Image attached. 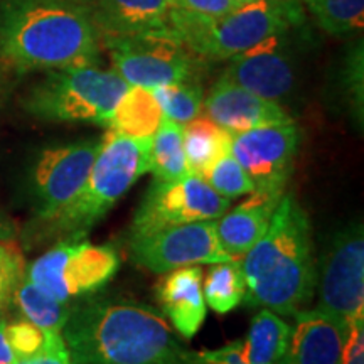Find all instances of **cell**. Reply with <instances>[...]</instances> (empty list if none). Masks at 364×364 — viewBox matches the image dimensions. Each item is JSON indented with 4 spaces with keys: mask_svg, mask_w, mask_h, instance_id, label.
Returning <instances> with one entry per match:
<instances>
[{
    "mask_svg": "<svg viewBox=\"0 0 364 364\" xmlns=\"http://www.w3.org/2000/svg\"><path fill=\"white\" fill-rule=\"evenodd\" d=\"M71 364H196L156 309L90 300L61 329Z\"/></svg>",
    "mask_w": 364,
    "mask_h": 364,
    "instance_id": "1",
    "label": "cell"
},
{
    "mask_svg": "<svg viewBox=\"0 0 364 364\" xmlns=\"http://www.w3.org/2000/svg\"><path fill=\"white\" fill-rule=\"evenodd\" d=\"M100 41L85 0H9L0 11V61L19 73L95 65Z\"/></svg>",
    "mask_w": 364,
    "mask_h": 364,
    "instance_id": "2",
    "label": "cell"
},
{
    "mask_svg": "<svg viewBox=\"0 0 364 364\" xmlns=\"http://www.w3.org/2000/svg\"><path fill=\"white\" fill-rule=\"evenodd\" d=\"M240 262L247 306L294 317L311 304L317 282L312 228L294 194L284 193L267 233Z\"/></svg>",
    "mask_w": 364,
    "mask_h": 364,
    "instance_id": "3",
    "label": "cell"
},
{
    "mask_svg": "<svg viewBox=\"0 0 364 364\" xmlns=\"http://www.w3.org/2000/svg\"><path fill=\"white\" fill-rule=\"evenodd\" d=\"M300 0H257L241 4L220 19H206L172 7L171 33L194 56L225 61L272 36L302 24Z\"/></svg>",
    "mask_w": 364,
    "mask_h": 364,
    "instance_id": "4",
    "label": "cell"
},
{
    "mask_svg": "<svg viewBox=\"0 0 364 364\" xmlns=\"http://www.w3.org/2000/svg\"><path fill=\"white\" fill-rule=\"evenodd\" d=\"M150 142L152 139H132L108 130L83 191L61 215L49 221L54 230L66 233L68 238H85L122 196L149 172Z\"/></svg>",
    "mask_w": 364,
    "mask_h": 364,
    "instance_id": "5",
    "label": "cell"
},
{
    "mask_svg": "<svg viewBox=\"0 0 364 364\" xmlns=\"http://www.w3.org/2000/svg\"><path fill=\"white\" fill-rule=\"evenodd\" d=\"M115 71L95 65L51 71L24 100L31 115L49 122H88L108 127L117 103L129 90Z\"/></svg>",
    "mask_w": 364,
    "mask_h": 364,
    "instance_id": "6",
    "label": "cell"
},
{
    "mask_svg": "<svg viewBox=\"0 0 364 364\" xmlns=\"http://www.w3.org/2000/svg\"><path fill=\"white\" fill-rule=\"evenodd\" d=\"M118 267L120 258L110 245L68 238L34 260L26 277L54 299L70 302L107 285Z\"/></svg>",
    "mask_w": 364,
    "mask_h": 364,
    "instance_id": "7",
    "label": "cell"
},
{
    "mask_svg": "<svg viewBox=\"0 0 364 364\" xmlns=\"http://www.w3.org/2000/svg\"><path fill=\"white\" fill-rule=\"evenodd\" d=\"M110 53L113 71L130 86L152 90L188 83L198 73V56L171 31L120 38H102Z\"/></svg>",
    "mask_w": 364,
    "mask_h": 364,
    "instance_id": "8",
    "label": "cell"
},
{
    "mask_svg": "<svg viewBox=\"0 0 364 364\" xmlns=\"http://www.w3.org/2000/svg\"><path fill=\"white\" fill-rule=\"evenodd\" d=\"M228 209L230 199L218 194L201 176L188 174L174 181L154 179L132 221L130 240L172 226L218 220Z\"/></svg>",
    "mask_w": 364,
    "mask_h": 364,
    "instance_id": "9",
    "label": "cell"
},
{
    "mask_svg": "<svg viewBox=\"0 0 364 364\" xmlns=\"http://www.w3.org/2000/svg\"><path fill=\"white\" fill-rule=\"evenodd\" d=\"M317 309L346 324L364 318V235L354 223L336 236L317 273Z\"/></svg>",
    "mask_w": 364,
    "mask_h": 364,
    "instance_id": "10",
    "label": "cell"
},
{
    "mask_svg": "<svg viewBox=\"0 0 364 364\" xmlns=\"http://www.w3.org/2000/svg\"><path fill=\"white\" fill-rule=\"evenodd\" d=\"M299 142L297 125L289 120L235 134L230 152L252 179L255 191L284 196Z\"/></svg>",
    "mask_w": 364,
    "mask_h": 364,
    "instance_id": "11",
    "label": "cell"
},
{
    "mask_svg": "<svg viewBox=\"0 0 364 364\" xmlns=\"http://www.w3.org/2000/svg\"><path fill=\"white\" fill-rule=\"evenodd\" d=\"M102 140L48 147L39 154L33 171L38 216L53 221L83 191Z\"/></svg>",
    "mask_w": 364,
    "mask_h": 364,
    "instance_id": "12",
    "label": "cell"
},
{
    "mask_svg": "<svg viewBox=\"0 0 364 364\" xmlns=\"http://www.w3.org/2000/svg\"><path fill=\"white\" fill-rule=\"evenodd\" d=\"M216 225L218 220L196 221L130 240L132 260L154 273H167L196 263L216 265L235 260L221 248Z\"/></svg>",
    "mask_w": 364,
    "mask_h": 364,
    "instance_id": "13",
    "label": "cell"
},
{
    "mask_svg": "<svg viewBox=\"0 0 364 364\" xmlns=\"http://www.w3.org/2000/svg\"><path fill=\"white\" fill-rule=\"evenodd\" d=\"M282 36H272L236 54L223 76L262 98L272 102L284 98L294 86V70L284 51Z\"/></svg>",
    "mask_w": 364,
    "mask_h": 364,
    "instance_id": "14",
    "label": "cell"
},
{
    "mask_svg": "<svg viewBox=\"0 0 364 364\" xmlns=\"http://www.w3.org/2000/svg\"><path fill=\"white\" fill-rule=\"evenodd\" d=\"M203 108L206 110L208 118L231 135L292 120L277 102L258 97L252 91L231 83L225 76H221L209 91Z\"/></svg>",
    "mask_w": 364,
    "mask_h": 364,
    "instance_id": "15",
    "label": "cell"
},
{
    "mask_svg": "<svg viewBox=\"0 0 364 364\" xmlns=\"http://www.w3.org/2000/svg\"><path fill=\"white\" fill-rule=\"evenodd\" d=\"M289 348L280 364H338L348 324L321 309H304L294 316Z\"/></svg>",
    "mask_w": 364,
    "mask_h": 364,
    "instance_id": "16",
    "label": "cell"
},
{
    "mask_svg": "<svg viewBox=\"0 0 364 364\" xmlns=\"http://www.w3.org/2000/svg\"><path fill=\"white\" fill-rule=\"evenodd\" d=\"M102 38L169 29L171 0H85Z\"/></svg>",
    "mask_w": 364,
    "mask_h": 364,
    "instance_id": "17",
    "label": "cell"
},
{
    "mask_svg": "<svg viewBox=\"0 0 364 364\" xmlns=\"http://www.w3.org/2000/svg\"><path fill=\"white\" fill-rule=\"evenodd\" d=\"M157 302L174 329L193 339L206 318L203 270L196 265L167 272L157 284Z\"/></svg>",
    "mask_w": 364,
    "mask_h": 364,
    "instance_id": "18",
    "label": "cell"
},
{
    "mask_svg": "<svg viewBox=\"0 0 364 364\" xmlns=\"http://www.w3.org/2000/svg\"><path fill=\"white\" fill-rule=\"evenodd\" d=\"M282 196L253 191L250 198L218 218L216 235L221 248L241 260L245 253L267 233Z\"/></svg>",
    "mask_w": 364,
    "mask_h": 364,
    "instance_id": "19",
    "label": "cell"
},
{
    "mask_svg": "<svg viewBox=\"0 0 364 364\" xmlns=\"http://www.w3.org/2000/svg\"><path fill=\"white\" fill-rule=\"evenodd\" d=\"M292 326L279 314L263 309L253 317L241 341V356L250 364H280L289 348Z\"/></svg>",
    "mask_w": 364,
    "mask_h": 364,
    "instance_id": "20",
    "label": "cell"
},
{
    "mask_svg": "<svg viewBox=\"0 0 364 364\" xmlns=\"http://www.w3.org/2000/svg\"><path fill=\"white\" fill-rule=\"evenodd\" d=\"M162 118V110L152 90L129 86L113 110L108 129L132 139H152Z\"/></svg>",
    "mask_w": 364,
    "mask_h": 364,
    "instance_id": "21",
    "label": "cell"
},
{
    "mask_svg": "<svg viewBox=\"0 0 364 364\" xmlns=\"http://www.w3.org/2000/svg\"><path fill=\"white\" fill-rule=\"evenodd\" d=\"M182 136L189 174L204 177L218 159L230 152L233 135L216 125L211 118L196 117L182 127Z\"/></svg>",
    "mask_w": 364,
    "mask_h": 364,
    "instance_id": "22",
    "label": "cell"
},
{
    "mask_svg": "<svg viewBox=\"0 0 364 364\" xmlns=\"http://www.w3.org/2000/svg\"><path fill=\"white\" fill-rule=\"evenodd\" d=\"M182 127L164 117L156 135L152 136L149 152V172L154 179L174 181L188 176V162L184 154Z\"/></svg>",
    "mask_w": 364,
    "mask_h": 364,
    "instance_id": "23",
    "label": "cell"
},
{
    "mask_svg": "<svg viewBox=\"0 0 364 364\" xmlns=\"http://www.w3.org/2000/svg\"><path fill=\"white\" fill-rule=\"evenodd\" d=\"M12 300L26 321L33 322L34 326L44 331L61 332L71 311L68 307V302H61V300L44 292L26 275L14 290Z\"/></svg>",
    "mask_w": 364,
    "mask_h": 364,
    "instance_id": "24",
    "label": "cell"
},
{
    "mask_svg": "<svg viewBox=\"0 0 364 364\" xmlns=\"http://www.w3.org/2000/svg\"><path fill=\"white\" fill-rule=\"evenodd\" d=\"M245 294L247 282L240 260L216 263L204 279V302L218 314L235 311L243 302Z\"/></svg>",
    "mask_w": 364,
    "mask_h": 364,
    "instance_id": "25",
    "label": "cell"
},
{
    "mask_svg": "<svg viewBox=\"0 0 364 364\" xmlns=\"http://www.w3.org/2000/svg\"><path fill=\"white\" fill-rule=\"evenodd\" d=\"M317 24L332 36H348L364 26V0H304Z\"/></svg>",
    "mask_w": 364,
    "mask_h": 364,
    "instance_id": "26",
    "label": "cell"
},
{
    "mask_svg": "<svg viewBox=\"0 0 364 364\" xmlns=\"http://www.w3.org/2000/svg\"><path fill=\"white\" fill-rule=\"evenodd\" d=\"M152 95L161 107L162 115L176 124L186 125L201 115L204 103L203 88L194 81L157 86L152 88Z\"/></svg>",
    "mask_w": 364,
    "mask_h": 364,
    "instance_id": "27",
    "label": "cell"
},
{
    "mask_svg": "<svg viewBox=\"0 0 364 364\" xmlns=\"http://www.w3.org/2000/svg\"><path fill=\"white\" fill-rule=\"evenodd\" d=\"M204 181L216 191L218 194L226 199H235L240 196L252 194L255 184L250 179L240 162L233 157V154L226 152L225 156L218 159L203 177Z\"/></svg>",
    "mask_w": 364,
    "mask_h": 364,
    "instance_id": "28",
    "label": "cell"
},
{
    "mask_svg": "<svg viewBox=\"0 0 364 364\" xmlns=\"http://www.w3.org/2000/svg\"><path fill=\"white\" fill-rule=\"evenodd\" d=\"M6 336L9 344H11L14 354L17 359L34 356L48 348L61 332L56 331H44L41 327L34 326L33 322L21 318V321L7 322Z\"/></svg>",
    "mask_w": 364,
    "mask_h": 364,
    "instance_id": "29",
    "label": "cell"
},
{
    "mask_svg": "<svg viewBox=\"0 0 364 364\" xmlns=\"http://www.w3.org/2000/svg\"><path fill=\"white\" fill-rule=\"evenodd\" d=\"M26 275L24 258L21 250L12 241L0 243V309H4L12 300L16 287Z\"/></svg>",
    "mask_w": 364,
    "mask_h": 364,
    "instance_id": "30",
    "label": "cell"
},
{
    "mask_svg": "<svg viewBox=\"0 0 364 364\" xmlns=\"http://www.w3.org/2000/svg\"><path fill=\"white\" fill-rule=\"evenodd\" d=\"M240 6L236 0H172V7L206 19H220Z\"/></svg>",
    "mask_w": 364,
    "mask_h": 364,
    "instance_id": "31",
    "label": "cell"
},
{
    "mask_svg": "<svg viewBox=\"0 0 364 364\" xmlns=\"http://www.w3.org/2000/svg\"><path fill=\"white\" fill-rule=\"evenodd\" d=\"M338 364H364V318L348 326V336Z\"/></svg>",
    "mask_w": 364,
    "mask_h": 364,
    "instance_id": "32",
    "label": "cell"
},
{
    "mask_svg": "<svg viewBox=\"0 0 364 364\" xmlns=\"http://www.w3.org/2000/svg\"><path fill=\"white\" fill-rule=\"evenodd\" d=\"M348 90L351 95L354 110L363 117V48L359 44L358 51L353 53L348 63Z\"/></svg>",
    "mask_w": 364,
    "mask_h": 364,
    "instance_id": "33",
    "label": "cell"
},
{
    "mask_svg": "<svg viewBox=\"0 0 364 364\" xmlns=\"http://www.w3.org/2000/svg\"><path fill=\"white\" fill-rule=\"evenodd\" d=\"M196 364H250L241 356V341L213 351L196 353Z\"/></svg>",
    "mask_w": 364,
    "mask_h": 364,
    "instance_id": "34",
    "label": "cell"
},
{
    "mask_svg": "<svg viewBox=\"0 0 364 364\" xmlns=\"http://www.w3.org/2000/svg\"><path fill=\"white\" fill-rule=\"evenodd\" d=\"M14 364H71L63 336H58L48 348L29 358L16 359Z\"/></svg>",
    "mask_w": 364,
    "mask_h": 364,
    "instance_id": "35",
    "label": "cell"
},
{
    "mask_svg": "<svg viewBox=\"0 0 364 364\" xmlns=\"http://www.w3.org/2000/svg\"><path fill=\"white\" fill-rule=\"evenodd\" d=\"M6 318H0V364H14L16 361V354H14L11 344H9L6 336Z\"/></svg>",
    "mask_w": 364,
    "mask_h": 364,
    "instance_id": "36",
    "label": "cell"
},
{
    "mask_svg": "<svg viewBox=\"0 0 364 364\" xmlns=\"http://www.w3.org/2000/svg\"><path fill=\"white\" fill-rule=\"evenodd\" d=\"M14 236H16V228H14L9 218L0 215V243L12 241Z\"/></svg>",
    "mask_w": 364,
    "mask_h": 364,
    "instance_id": "37",
    "label": "cell"
},
{
    "mask_svg": "<svg viewBox=\"0 0 364 364\" xmlns=\"http://www.w3.org/2000/svg\"><path fill=\"white\" fill-rule=\"evenodd\" d=\"M236 2H240V4H248V2H257V0H236Z\"/></svg>",
    "mask_w": 364,
    "mask_h": 364,
    "instance_id": "38",
    "label": "cell"
},
{
    "mask_svg": "<svg viewBox=\"0 0 364 364\" xmlns=\"http://www.w3.org/2000/svg\"><path fill=\"white\" fill-rule=\"evenodd\" d=\"M4 317V309H0V318Z\"/></svg>",
    "mask_w": 364,
    "mask_h": 364,
    "instance_id": "39",
    "label": "cell"
},
{
    "mask_svg": "<svg viewBox=\"0 0 364 364\" xmlns=\"http://www.w3.org/2000/svg\"><path fill=\"white\" fill-rule=\"evenodd\" d=\"M171 4H172V0H171Z\"/></svg>",
    "mask_w": 364,
    "mask_h": 364,
    "instance_id": "40",
    "label": "cell"
}]
</instances>
